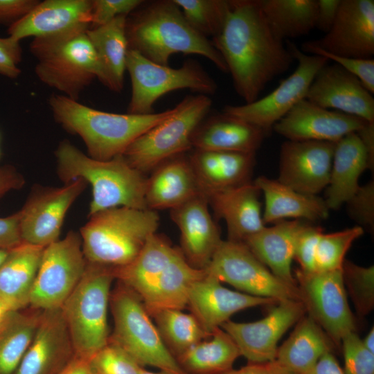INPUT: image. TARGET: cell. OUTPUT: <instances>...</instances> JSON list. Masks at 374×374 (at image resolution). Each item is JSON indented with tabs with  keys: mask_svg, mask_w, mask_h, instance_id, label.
I'll list each match as a JSON object with an SVG mask.
<instances>
[{
	"mask_svg": "<svg viewBox=\"0 0 374 374\" xmlns=\"http://www.w3.org/2000/svg\"><path fill=\"white\" fill-rule=\"evenodd\" d=\"M212 43L245 103L257 100L268 83L286 72L294 60L284 41L269 28L259 0H230L223 28Z\"/></svg>",
	"mask_w": 374,
	"mask_h": 374,
	"instance_id": "cell-1",
	"label": "cell"
},
{
	"mask_svg": "<svg viewBox=\"0 0 374 374\" xmlns=\"http://www.w3.org/2000/svg\"><path fill=\"white\" fill-rule=\"evenodd\" d=\"M125 31L129 49L156 64L168 65L170 57L176 53L195 54L228 73L212 42L189 25L173 0L143 1L127 16Z\"/></svg>",
	"mask_w": 374,
	"mask_h": 374,
	"instance_id": "cell-2",
	"label": "cell"
},
{
	"mask_svg": "<svg viewBox=\"0 0 374 374\" xmlns=\"http://www.w3.org/2000/svg\"><path fill=\"white\" fill-rule=\"evenodd\" d=\"M48 104L55 120L83 141L87 155L102 161L123 154L139 136L169 117L175 108L150 114H115L81 104L62 94H53Z\"/></svg>",
	"mask_w": 374,
	"mask_h": 374,
	"instance_id": "cell-3",
	"label": "cell"
},
{
	"mask_svg": "<svg viewBox=\"0 0 374 374\" xmlns=\"http://www.w3.org/2000/svg\"><path fill=\"white\" fill-rule=\"evenodd\" d=\"M55 156L57 176L64 184L82 179L91 185L89 216L114 207L148 209L145 201L147 178L122 154L109 160H98L63 140Z\"/></svg>",
	"mask_w": 374,
	"mask_h": 374,
	"instance_id": "cell-4",
	"label": "cell"
},
{
	"mask_svg": "<svg viewBox=\"0 0 374 374\" xmlns=\"http://www.w3.org/2000/svg\"><path fill=\"white\" fill-rule=\"evenodd\" d=\"M89 217L80 231L85 259L114 268L131 263L156 233L159 222L155 211L123 206Z\"/></svg>",
	"mask_w": 374,
	"mask_h": 374,
	"instance_id": "cell-5",
	"label": "cell"
},
{
	"mask_svg": "<svg viewBox=\"0 0 374 374\" xmlns=\"http://www.w3.org/2000/svg\"><path fill=\"white\" fill-rule=\"evenodd\" d=\"M88 29L35 37L30 44V51L37 61L35 72L38 79L74 100L99 75Z\"/></svg>",
	"mask_w": 374,
	"mask_h": 374,
	"instance_id": "cell-6",
	"label": "cell"
},
{
	"mask_svg": "<svg viewBox=\"0 0 374 374\" xmlns=\"http://www.w3.org/2000/svg\"><path fill=\"white\" fill-rule=\"evenodd\" d=\"M114 268L88 262L61 309L76 356L89 359L109 342L107 308Z\"/></svg>",
	"mask_w": 374,
	"mask_h": 374,
	"instance_id": "cell-7",
	"label": "cell"
},
{
	"mask_svg": "<svg viewBox=\"0 0 374 374\" xmlns=\"http://www.w3.org/2000/svg\"><path fill=\"white\" fill-rule=\"evenodd\" d=\"M211 105L208 96L198 93L186 96L169 117L139 136L122 155L143 174L154 170L192 148V136Z\"/></svg>",
	"mask_w": 374,
	"mask_h": 374,
	"instance_id": "cell-8",
	"label": "cell"
},
{
	"mask_svg": "<svg viewBox=\"0 0 374 374\" xmlns=\"http://www.w3.org/2000/svg\"><path fill=\"white\" fill-rule=\"evenodd\" d=\"M114 328L109 341L142 367L151 366L173 374H187L163 342L141 298L121 285L110 295Z\"/></svg>",
	"mask_w": 374,
	"mask_h": 374,
	"instance_id": "cell-9",
	"label": "cell"
},
{
	"mask_svg": "<svg viewBox=\"0 0 374 374\" xmlns=\"http://www.w3.org/2000/svg\"><path fill=\"white\" fill-rule=\"evenodd\" d=\"M132 84L127 113H153L156 101L169 92L189 89L199 94H214L217 89L215 80L195 60H186L179 68L156 64L138 52L128 50L126 63Z\"/></svg>",
	"mask_w": 374,
	"mask_h": 374,
	"instance_id": "cell-10",
	"label": "cell"
},
{
	"mask_svg": "<svg viewBox=\"0 0 374 374\" xmlns=\"http://www.w3.org/2000/svg\"><path fill=\"white\" fill-rule=\"evenodd\" d=\"M80 234L73 231L44 248L29 304L44 310L61 308L87 266Z\"/></svg>",
	"mask_w": 374,
	"mask_h": 374,
	"instance_id": "cell-11",
	"label": "cell"
},
{
	"mask_svg": "<svg viewBox=\"0 0 374 374\" xmlns=\"http://www.w3.org/2000/svg\"><path fill=\"white\" fill-rule=\"evenodd\" d=\"M287 47L297 62L294 71L265 97L242 105H226L223 112L245 121L267 134L294 105L305 99L316 75L329 60L305 53L290 42H287Z\"/></svg>",
	"mask_w": 374,
	"mask_h": 374,
	"instance_id": "cell-12",
	"label": "cell"
},
{
	"mask_svg": "<svg viewBox=\"0 0 374 374\" xmlns=\"http://www.w3.org/2000/svg\"><path fill=\"white\" fill-rule=\"evenodd\" d=\"M205 271L247 294L300 301L297 286L276 277L241 242L222 240Z\"/></svg>",
	"mask_w": 374,
	"mask_h": 374,
	"instance_id": "cell-13",
	"label": "cell"
},
{
	"mask_svg": "<svg viewBox=\"0 0 374 374\" xmlns=\"http://www.w3.org/2000/svg\"><path fill=\"white\" fill-rule=\"evenodd\" d=\"M294 278L305 312L339 347L345 335L356 331L341 269L306 272L298 269Z\"/></svg>",
	"mask_w": 374,
	"mask_h": 374,
	"instance_id": "cell-14",
	"label": "cell"
},
{
	"mask_svg": "<svg viewBox=\"0 0 374 374\" xmlns=\"http://www.w3.org/2000/svg\"><path fill=\"white\" fill-rule=\"evenodd\" d=\"M87 185L77 179L61 187L35 186L19 210L22 242L44 248L58 240L68 210Z\"/></svg>",
	"mask_w": 374,
	"mask_h": 374,
	"instance_id": "cell-15",
	"label": "cell"
},
{
	"mask_svg": "<svg viewBox=\"0 0 374 374\" xmlns=\"http://www.w3.org/2000/svg\"><path fill=\"white\" fill-rule=\"evenodd\" d=\"M305 313L300 301L284 300L276 304L263 319L249 323L229 320L221 328L232 338L248 364L272 362L281 337Z\"/></svg>",
	"mask_w": 374,
	"mask_h": 374,
	"instance_id": "cell-16",
	"label": "cell"
},
{
	"mask_svg": "<svg viewBox=\"0 0 374 374\" xmlns=\"http://www.w3.org/2000/svg\"><path fill=\"white\" fill-rule=\"evenodd\" d=\"M327 53L353 58L374 55V1L341 0L336 19L328 33L305 42Z\"/></svg>",
	"mask_w": 374,
	"mask_h": 374,
	"instance_id": "cell-17",
	"label": "cell"
},
{
	"mask_svg": "<svg viewBox=\"0 0 374 374\" xmlns=\"http://www.w3.org/2000/svg\"><path fill=\"white\" fill-rule=\"evenodd\" d=\"M335 145L316 141L284 142L277 180L299 193L317 195L328 185Z\"/></svg>",
	"mask_w": 374,
	"mask_h": 374,
	"instance_id": "cell-18",
	"label": "cell"
},
{
	"mask_svg": "<svg viewBox=\"0 0 374 374\" xmlns=\"http://www.w3.org/2000/svg\"><path fill=\"white\" fill-rule=\"evenodd\" d=\"M368 122L339 111L328 109L303 99L273 127L289 141L337 143L346 135L357 132Z\"/></svg>",
	"mask_w": 374,
	"mask_h": 374,
	"instance_id": "cell-19",
	"label": "cell"
},
{
	"mask_svg": "<svg viewBox=\"0 0 374 374\" xmlns=\"http://www.w3.org/2000/svg\"><path fill=\"white\" fill-rule=\"evenodd\" d=\"M360 80L337 64L317 73L305 99L321 107L374 123V98Z\"/></svg>",
	"mask_w": 374,
	"mask_h": 374,
	"instance_id": "cell-20",
	"label": "cell"
},
{
	"mask_svg": "<svg viewBox=\"0 0 374 374\" xmlns=\"http://www.w3.org/2000/svg\"><path fill=\"white\" fill-rule=\"evenodd\" d=\"M279 301L233 291L206 272L191 285L187 306L203 329L210 335L235 313L252 307L276 305Z\"/></svg>",
	"mask_w": 374,
	"mask_h": 374,
	"instance_id": "cell-21",
	"label": "cell"
},
{
	"mask_svg": "<svg viewBox=\"0 0 374 374\" xmlns=\"http://www.w3.org/2000/svg\"><path fill=\"white\" fill-rule=\"evenodd\" d=\"M73 355L62 309L44 310L14 374H56Z\"/></svg>",
	"mask_w": 374,
	"mask_h": 374,
	"instance_id": "cell-22",
	"label": "cell"
},
{
	"mask_svg": "<svg viewBox=\"0 0 374 374\" xmlns=\"http://www.w3.org/2000/svg\"><path fill=\"white\" fill-rule=\"evenodd\" d=\"M208 200L197 195L170 210L180 232L181 251L194 268L205 270L222 242L220 233L209 213Z\"/></svg>",
	"mask_w": 374,
	"mask_h": 374,
	"instance_id": "cell-23",
	"label": "cell"
},
{
	"mask_svg": "<svg viewBox=\"0 0 374 374\" xmlns=\"http://www.w3.org/2000/svg\"><path fill=\"white\" fill-rule=\"evenodd\" d=\"M91 26V0H46L39 1L26 15L10 24V37H39Z\"/></svg>",
	"mask_w": 374,
	"mask_h": 374,
	"instance_id": "cell-24",
	"label": "cell"
},
{
	"mask_svg": "<svg viewBox=\"0 0 374 374\" xmlns=\"http://www.w3.org/2000/svg\"><path fill=\"white\" fill-rule=\"evenodd\" d=\"M255 153L195 149L189 161L202 193L207 197L249 182Z\"/></svg>",
	"mask_w": 374,
	"mask_h": 374,
	"instance_id": "cell-25",
	"label": "cell"
},
{
	"mask_svg": "<svg viewBox=\"0 0 374 374\" xmlns=\"http://www.w3.org/2000/svg\"><path fill=\"white\" fill-rule=\"evenodd\" d=\"M260 193L254 183L249 181L206 197L215 216L225 221L229 240L243 242L265 226Z\"/></svg>",
	"mask_w": 374,
	"mask_h": 374,
	"instance_id": "cell-26",
	"label": "cell"
},
{
	"mask_svg": "<svg viewBox=\"0 0 374 374\" xmlns=\"http://www.w3.org/2000/svg\"><path fill=\"white\" fill-rule=\"evenodd\" d=\"M371 157L356 132L350 133L335 145L331 172L326 188L329 210L339 208L359 188V179L366 169L373 170Z\"/></svg>",
	"mask_w": 374,
	"mask_h": 374,
	"instance_id": "cell-27",
	"label": "cell"
},
{
	"mask_svg": "<svg viewBox=\"0 0 374 374\" xmlns=\"http://www.w3.org/2000/svg\"><path fill=\"white\" fill-rule=\"evenodd\" d=\"M199 195L189 158L179 154L159 165L147 179L145 201L149 210H171Z\"/></svg>",
	"mask_w": 374,
	"mask_h": 374,
	"instance_id": "cell-28",
	"label": "cell"
},
{
	"mask_svg": "<svg viewBox=\"0 0 374 374\" xmlns=\"http://www.w3.org/2000/svg\"><path fill=\"white\" fill-rule=\"evenodd\" d=\"M305 223L283 220L265 226L243 243L273 274L285 283L297 286L292 273L296 242Z\"/></svg>",
	"mask_w": 374,
	"mask_h": 374,
	"instance_id": "cell-29",
	"label": "cell"
},
{
	"mask_svg": "<svg viewBox=\"0 0 374 374\" xmlns=\"http://www.w3.org/2000/svg\"><path fill=\"white\" fill-rule=\"evenodd\" d=\"M265 135L259 127L222 112L199 124L191 145L197 150L256 152Z\"/></svg>",
	"mask_w": 374,
	"mask_h": 374,
	"instance_id": "cell-30",
	"label": "cell"
},
{
	"mask_svg": "<svg viewBox=\"0 0 374 374\" xmlns=\"http://www.w3.org/2000/svg\"><path fill=\"white\" fill-rule=\"evenodd\" d=\"M265 197L264 223H274L287 218L306 220L312 222L326 220L329 208L325 199L318 195L299 193L278 180L265 176L254 181Z\"/></svg>",
	"mask_w": 374,
	"mask_h": 374,
	"instance_id": "cell-31",
	"label": "cell"
},
{
	"mask_svg": "<svg viewBox=\"0 0 374 374\" xmlns=\"http://www.w3.org/2000/svg\"><path fill=\"white\" fill-rule=\"evenodd\" d=\"M181 253L180 249L173 247L164 238L154 233L131 263L114 268L115 278L132 290L143 303Z\"/></svg>",
	"mask_w": 374,
	"mask_h": 374,
	"instance_id": "cell-32",
	"label": "cell"
},
{
	"mask_svg": "<svg viewBox=\"0 0 374 374\" xmlns=\"http://www.w3.org/2000/svg\"><path fill=\"white\" fill-rule=\"evenodd\" d=\"M127 17L121 15L106 24L87 30L98 63V79L114 92L121 91L123 87L129 50L125 31Z\"/></svg>",
	"mask_w": 374,
	"mask_h": 374,
	"instance_id": "cell-33",
	"label": "cell"
},
{
	"mask_svg": "<svg viewBox=\"0 0 374 374\" xmlns=\"http://www.w3.org/2000/svg\"><path fill=\"white\" fill-rule=\"evenodd\" d=\"M44 248L22 242L9 250L0 267V300L11 311L29 304Z\"/></svg>",
	"mask_w": 374,
	"mask_h": 374,
	"instance_id": "cell-34",
	"label": "cell"
},
{
	"mask_svg": "<svg viewBox=\"0 0 374 374\" xmlns=\"http://www.w3.org/2000/svg\"><path fill=\"white\" fill-rule=\"evenodd\" d=\"M334 344L309 316H303L294 331L278 347L275 361L294 374H306Z\"/></svg>",
	"mask_w": 374,
	"mask_h": 374,
	"instance_id": "cell-35",
	"label": "cell"
},
{
	"mask_svg": "<svg viewBox=\"0 0 374 374\" xmlns=\"http://www.w3.org/2000/svg\"><path fill=\"white\" fill-rule=\"evenodd\" d=\"M240 356L237 345L220 327L176 359L187 374H226Z\"/></svg>",
	"mask_w": 374,
	"mask_h": 374,
	"instance_id": "cell-36",
	"label": "cell"
},
{
	"mask_svg": "<svg viewBox=\"0 0 374 374\" xmlns=\"http://www.w3.org/2000/svg\"><path fill=\"white\" fill-rule=\"evenodd\" d=\"M259 3L271 31L283 41L316 28L317 0H259Z\"/></svg>",
	"mask_w": 374,
	"mask_h": 374,
	"instance_id": "cell-37",
	"label": "cell"
},
{
	"mask_svg": "<svg viewBox=\"0 0 374 374\" xmlns=\"http://www.w3.org/2000/svg\"><path fill=\"white\" fill-rule=\"evenodd\" d=\"M40 315L10 311L0 324V374H14L36 332Z\"/></svg>",
	"mask_w": 374,
	"mask_h": 374,
	"instance_id": "cell-38",
	"label": "cell"
},
{
	"mask_svg": "<svg viewBox=\"0 0 374 374\" xmlns=\"http://www.w3.org/2000/svg\"><path fill=\"white\" fill-rule=\"evenodd\" d=\"M166 346L177 358L211 335L192 314L179 309H162L150 314Z\"/></svg>",
	"mask_w": 374,
	"mask_h": 374,
	"instance_id": "cell-39",
	"label": "cell"
},
{
	"mask_svg": "<svg viewBox=\"0 0 374 374\" xmlns=\"http://www.w3.org/2000/svg\"><path fill=\"white\" fill-rule=\"evenodd\" d=\"M189 25L208 38L216 37L226 21L230 0H173Z\"/></svg>",
	"mask_w": 374,
	"mask_h": 374,
	"instance_id": "cell-40",
	"label": "cell"
},
{
	"mask_svg": "<svg viewBox=\"0 0 374 374\" xmlns=\"http://www.w3.org/2000/svg\"><path fill=\"white\" fill-rule=\"evenodd\" d=\"M364 232V230L357 225L333 233H323L316 253V271L341 269L346 253L353 242L361 237Z\"/></svg>",
	"mask_w": 374,
	"mask_h": 374,
	"instance_id": "cell-41",
	"label": "cell"
},
{
	"mask_svg": "<svg viewBox=\"0 0 374 374\" xmlns=\"http://www.w3.org/2000/svg\"><path fill=\"white\" fill-rule=\"evenodd\" d=\"M341 272L346 291L357 314L366 316L374 307V266L362 267L345 259Z\"/></svg>",
	"mask_w": 374,
	"mask_h": 374,
	"instance_id": "cell-42",
	"label": "cell"
},
{
	"mask_svg": "<svg viewBox=\"0 0 374 374\" xmlns=\"http://www.w3.org/2000/svg\"><path fill=\"white\" fill-rule=\"evenodd\" d=\"M93 374H139L143 368L119 346L110 341L89 359Z\"/></svg>",
	"mask_w": 374,
	"mask_h": 374,
	"instance_id": "cell-43",
	"label": "cell"
},
{
	"mask_svg": "<svg viewBox=\"0 0 374 374\" xmlns=\"http://www.w3.org/2000/svg\"><path fill=\"white\" fill-rule=\"evenodd\" d=\"M341 345L344 358V374H374V354L368 351L356 331L344 337Z\"/></svg>",
	"mask_w": 374,
	"mask_h": 374,
	"instance_id": "cell-44",
	"label": "cell"
},
{
	"mask_svg": "<svg viewBox=\"0 0 374 374\" xmlns=\"http://www.w3.org/2000/svg\"><path fill=\"white\" fill-rule=\"evenodd\" d=\"M301 50L305 53L320 55L334 61L335 64L356 76L370 93H374L373 58L359 59L336 55L308 45L305 42Z\"/></svg>",
	"mask_w": 374,
	"mask_h": 374,
	"instance_id": "cell-45",
	"label": "cell"
},
{
	"mask_svg": "<svg viewBox=\"0 0 374 374\" xmlns=\"http://www.w3.org/2000/svg\"><path fill=\"white\" fill-rule=\"evenodd\" d=\"M350 217L358 226L373 232L374 230V181L359 186L346 203Z\"/></svg>",
	"mask_w": 374,
	"mask_h": 374,
	"instance_id": "cell-46",
	"label": "cell"
},
{
	"mask_svg": "<svg viewBox=\"0 0 374 374\" xmlns=\"http://www.w3.org/2000/svg\"><path fill=\"white\" fill-rule=\"evenodd\" d=\"M323 233L321 227L305 224L299 234L294 259L299 264L301 270L306 272L316 271V253Z\"/></svg>",
	"mask_w": 374,
	"mask_h": 374,
	"instance_id": "cell-47",
	"label": "cell"
},
{
	"mask_svg": "<svg viewBox=\"0 0 374 374\" xmlns=\"http://www.w3.org/2000/svg\"><path fill=\"white\" fill-rule=\"evenodd\" d=\"M142 0H91V26L106 24L121 15L128 16L136 10Z\"/></svg>",
	"mask_w": 374,
	"mask_h": 374,
	"instance_id": "cell-48",
	"label": "cell"
},
{
	"mask_svg": "<svg viewBox=\"0 0 374 374\" xmlns=\"http://www.w3.org/2000/svg\"><path fill=\"white\" fill-rule=\"evenodd\" d=\"M21 60V48L19 42L9 36L0 37V74L10 78L20 75L19 64Z\"/></svg>",
	"mask_w": 374,
	"mask_h": 374,
	"instance_id": "cell-49",
	"label": "cell"
},
{
	"mask_svg": "<svg viewBox=\"0 0 374 374\" xmlns=\"http://www.w3.org/2000/svg\"><path fill=\"white\" fill-rule=\"evenodd\" d=\"M19 211L0 217V249L10 250L22 243Z\"/></svg>",
	"mask_w": 374,
	"mask_h": 374,
	"instance_id": "cell-50",
	"label": "cell"
},
{
	"mask_svg": "<svg viewBox=\"0 0 374 374\" xmlns=\"http://www.w3.org/2000/svg\"><path fill=\"white\" fill-rule=\"evenodd\" d=\"M39 2L37 0H0V24L16 22L30 12Z\"/></svg>",
	"mask_w": 374,
	"mask_h": 374,
	"instance_id": "cell-51",
	"label": "cell"
},
{
	"mask_svg": "<svg viewBox=\"0 0 374 374\" xmlns=\"http://www.w3.org/2000/svg\"><path fill=\"white\" fill-rule=\"evenodd\" d=\"M341 0H317L316 28L326 33L331 28L338 12Z\"/></svg>",
	"mask_w": 374,
	"mask_h": 374,
	"instance_id": "cell-52",
	"label": "cell"
},
{
	"mask_svg": "<svg viewBox=\"0 0 374 374\" xmlns=\"http://www.w3.org/2000/svg\"><path fill=\"white\" fill-rule=\"evenodd\" d=\"M25 182L24 176L14 166L0 167V198L11 190L21 188Z\"/></svg>",
	"mask_w": 374,
	"mask_h": 374,
	"instance_id": "cell-53",
	"label": "cell"
},
{
	"mask_svg": "<svg viewBox=\"0 0 374 374\" xmlns=\"http://www.w3.org/2000/svg\"><path fill=\"white\" fill-rule=\"evenodd\" d=\"M226 374H294L275 360L258 364H247L240 369H232Z\"/></svg>",
	"mask_w": 374,
	"mask_h": 374,
	"instance_id": "cell-54",
	"label": "cell"
},
{
	"mask_svg": "<svg viewBox=\"0 0 374 374\" xmlns=\"http://www.w3.org/2000/svg\"><path fill=\"white\" fill-rule=\"evenodd\" d=\"M306 374H344L331 351L326 353Z\"/></svg>",
	"mask_w": 374,
	"mask_h": 374,
	"instance_id": "cell-55",
	"label": "cell"
},
{
	"mask_svg": "<svg viewBox=\"0 0 374 374\" xmlns=\"http://www.w3.org/2000/svg\"><path fill=\"white\" fill-rule=\"evenodd\" d=\"M56 374H93L89 359L73 355Z\"/></svg>",
	"mask_w": 374,
	"mask_h": 374,
	"instance_id": "cell-56",
	"label": "cell"
},
{
	"mask_svg": "<svg viewBox=\"0 0 374 374\" xmlns=\"http://www.w3.org/2000/svg\"><path fill=\"white\" fill-rule=\"evenodd\" d=\"M356 133L361 139L371 157L374 160V123H367Z\"/></svg>",
	"mask_w": 374,
	"mask_h": 374,
	"instance_id": "cell-57",
	"label": "cell"
},
{
	"mask_svg": "<svg viewBox=\"0 0 374 374\" xmlns=\"http://www.w3.org/2000/svg\"><path fill=\"white\" fill-rule=\"evenodd\" d=\"M362 340V343L365 348L374 354V328L373 327L368 332L367 335Z\"/></svg>",
	"mask_w": 374,
	"mask_h": 374,
	"instance_id": "cell-58",
	"label": "cell"
},
{
	"mask_svg": "<svg viewBox=\"0 0 374 374\" xmlns=\"http://www.w3.org/2000/svg\"><path fill=\"white\" fill-rule=\"evenodd\" d=\"M10 311L9 308L0 300V324Z\"/></svg>",
	"mask_w": 374,
	"mask_h": 374,
	"instance_id": "cell-59",
	"label": "cell"
},
{
	"mask_svg": "<svg viewBox=\"0 0 374 374\" xmlns=\"http://www.w3.org/2000/svg\"><path fill=\"white\" fill-rule=\"evenodd\" d=\"M9 250L0 249V267L3 263L8 255Z\"/></svg>",
	"mask_w": 374,
	"mask_h": 374,
	"instance_id": "cell-60",
	"label": "cell"
},
{
	"mask_svg": "<svg viewBox=\"0 0 374 374\" xmlns=\"http://www.w3.org/2000/svg\"><path fill=\"white\" fill-rule=\"evenodd\" d=\"M139 374H173V373H171L165 371H161V370H160L159 372H151V371L145 370L143 367Z\"/></svg>",
	"mask_w": 374,
	"mask_h": 374,
	"instance_id": "cell-61",
	"label": "cell"
}]
</instances>
